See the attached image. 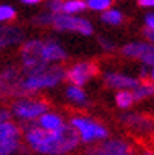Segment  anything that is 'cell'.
I'll list each match as a JSON object with an SVG mask.
<instances>
[{"label": "cell", "instance_id": "5", "mask_svg": "<svg viewBox=\"0 0 154 155\" xmlns=\"http://www.w3.org/2000/svg\"><path fill=\"white\" fill-rule=\"evenodd\" d=\"M137 146L123 136H107L96 144L87 146L84 155H135Z\"/></svg>", "mask_w": 154, "mask_h": 155}, {"label": "cell", "instance_id": "10", "mask_svg": "<svg viewBox=\"0 0 154 155\" xmlns=\"http://www.w3.org/2000/svg\"><path fill=\"white\" fill-rule=\"evenodd\" d=\"M121 53L126 58H132V60H140L145 66L152 68L154 66V44L152 42H129L124 44Z\"/></svg>", "mask_w": 154, "mask_h": 155}, {"label": "cell", "instance_id": "9", "mask_svg": "<svg viewBox=\"0 0 154 155\" xmlns=\"http://www.w3.org/2000/svg\"><path fill=\"white\" fill-rule=\"evenodd\" d=\"M98 64L93 61H77L66 69V78L69 83L84 86L98 74Z\"/></svg>", "mask_w": 154, "mask_h": 155}, {"label": "cell", "instance_id": "12", "mask_svg": "<svg viewBox=\"0 0 154 155\" xmlns=\"http://www.w3.org/2000/svg\"><path fill=\"white\" fill-rule=\"evenodd\" d=\"M120 122L137 135H148L154 130V121L142 113H123L120 116Z\"/></svg>", "mask_w": 154, "mask_h": 155}, {"label": "cell", "instance_id": "13", "mask_svg": "<svg viewBox=\"0 0 154 155\" xmlns=\"http://www.w3.org/2000/svg\"><path fill=\"white\" fill-rule=\"evenodd\" d=\"M104 83L112 88V89H134L135 86L139 85V80L128 75V74H123V72H116V71H105L104 72Z\"/></svg>", "mask_w": 154, "mask_h": 155}, {"label": "cell", "instance_id": "1", "mask_svg": "<svg viewBox=\"0 0 154 155\" xmlns=\"http://www.w3.org/2000/svg\"><path fill=\"white\" fill-rule=\"evenodd\" d=\"M25 149L38 155H72L80 146V140L69 124L60 130L47 132L36 122L22 125Z\"/></svg>", "mask_w": 154, "mask_h": 155}, {"label": "cell", "instance_id": "23", "mask_svg": "<svg viewBox=\"0 0 154 155\" xmlns=\"http://www.w3.org/2000/svg\"><path fill=\"white\" fill-rule=\"evenodd\" d=\"M16 19V10L10 5H0V22H13Z\"/></svg>", "mask_w": 154, "mask_h": 155}, {"label": "cell", "instance_id": "33", "mask_svg": "<svg viewBox=\"0 0 154 155\" xmlns=\"http://www.w3.org/2000/svg\"><path fill=\"white\" fill-rule=\"evenodd\" d=\"M22 3H25V5H36V3H39L41 0H21Z\"/></svg>", "mask_w": 154, "mask_h": 155}, {"label": "cell", "instance_id": "28", "mask_svg": "<svg viewBox=\"0 0 154 155\" xmlns=\"http://www.w3.org/2000/svg\"><path fill=\"white\" fill-rule=\"evenodd\" d=\"M135 155H154V147L152 146L143 144V146H140V147H137V153Z\"/></svg>", "mask_w": 154, "mask_h": 155}, {"label": "cell", "instance_id": "21", "mask_svg": "<svg viewBox=\"0 0 154 155\" xmlns=\"http://www.w3.org/2000/svg\"><path fill=\"white\" fill-rule=\"evenodd\" d=\"M85 10H87L85 0H66V2H63V11L61 13L79 14V13H84Z\"/></svg>", "mask_w": 154, "mask_h": 155}, {"label": "cell", "instance_id": "2", "mask_svg": "<svg viewBox=\"0 0 154 155\" xmlns=\"http://www.w3.org/2000/svg\"><path fill=\"white\" fill-rule=\"evenodd\" d=\"M66 78V69L60 63H49L29 71H22L21 96H33L43 89L55 88Z\"/></svg>", "mask_w": 154, "mask_h": 155}, {"label": "cell", "instance_id": "30", "mask_svg": "<svg viewBox=\"0 0 154 155\" xmlns=\"http://www.w3.org/2000/svg\"><path fill=\"white\" fill-rule=\"evenodd\" d=\"M143 35H145V38H146L149 42H152V44H154V28H152V30L145 28V30H143Z\"/></svg>", "mask_w": 154, "mask_h": 155}, {"label": "cell", "instance_id": "26", "mask_svg": "<svg viewBox=\"0 0 154 155\" xmlns=\"http://www.w3.org/2000/svg\"><path fill=\"white\" fill-rule=\"evenodd\" d=\"M63 2L65 0H49L47 2V11L57 14V13H61L63 11Z\"/></svg>", "mask_w": 154, "mask_h": 155}, {"label": "cell", "instance_id": "32", "mask_svg": "<svg viewBox=\"0 0 154 155\" xmlns=\"http://www.w3.org/2000/svg\"><path fill=\"white\" fill-rule=\"evenodd\" d=\"M148 75H149V71H148V66H145V64H143V68L140 69V77H142V78H146Z\"/></svg>", "mask_w": 154, "mask_h": 155}, {"label": "cell", "instance_id": "7", "mask_svg": "<svg viewBox=\"0 0 154 155\" xmlns=\"http://www.w3.org/2000/svg\"><path fill=\"white\" fill-rule=\"evenodd\" d=\"M58 31H76L84 36L93 35L94 28L91 22L85 17H80L77 14H66V13H57L52 17V25Z\"/></svg>", "mask_w": 154, "mask_h": 155}, {"label": "cell", "instance_id": "18", "mask_svg": "<svg viewBox=\"0 0 154 155\" xmlns=\"http://www.w3.org/2000/svg\"><path fill=\"white\" fill-rule=\"evenodd\" d=\"M135 102L146 100L148 97L154 96V81H139V85L132 89Z\"/></svg>", "mask_w": 154, "mask_h": 155}, {"label": "cell", "instance_id": "11", "mask_svg": "<svg viewBox=\"0 0 154 155\" xmlns=\"http://www.w3.org/2000/svg\"><path fill=\"white\" fill-rule=\"evenodd\" d=\"M21 81L22 71L14 66H8L0 72V93L6 97H19L21 96Z\"/></svg>", "mask_w": 154, "mask_h": 155}, {"label": "cell", "instance_id": "16", "mask_svg": "<svg viewBox=\"0 0 154 155\" xmlns=\"http://www.w3.org/2000/svg\"><path fill=\"white\" fill-rule=\"evenodd\" d=\"M68 58L65 47L55 39L44 41V60L46 63H61Z\"/></svg>", "mask_w": 154, "mask_h": 155}, {"label": "cell", "instance_id": "20", "mask_svg": "<svg viewBox=\"0 0 154 155\" xmlns=\"http://www.w3.org/2000/svg\"><path fill=\"white\" fill-rule=\"evenodd\" d=\"M101 21L110 27H118L123 24L124 21V14L120 10H115V8H108V10L102 11L101 14Z\"/></svg>", "mask_w": 154, "mask_h": 155}, {"label": "cell", "instance_id": "4", "mask_svg": "<svg viewBox=\"0 0 154 155\" xmlns=\"http://www.w3.org/2000/svg\"><path fill=\"white\" fill-rule=\"evenodd\" d=\"M68 124L76 130L79 140H80V144H85V146L96 144L99 141L105 140L107 136H110L107 125L91 116L76 114L71 117Z\"/></svg>", "mask_w": 154, "mask_h": 155}, {"label": "cell", "instance_id": "31", "mask_svg": "<svg viewBox=\"0 0 154 155\" xmlns=\"http://www.w3.org/2000/svg\"><path fill=\"white\" fill-rule=\"evenodd\" d=\"M139 5L143 8H154V0H139Z\"/></svg>", "mask_w": 154, "mask_h": 155}, {"label": "cell", "instance_id": "14", "mask_svg": "<svg viewBox=\"0 0 154 155\" xmlns=\"http://www.w3.org/2000/svg\"><path fill=\"white\" fill-rule=\"evenodd\" d=\"M24 30L16 25H0V49H6L22 42Z\"/></svg>", "mask_w": 154, "mask_h": 155}, {"label": "cell", "instance_id": "25", "mask_svg": "<svg viewBox=\"0 0 154 155\" xmlns=\"http://www.w3.org/2000/svg\"><path fill=\"white\" fill-rule=\"evenodd\" d=\"M98 42H99V45L102 47V50H105V52H113V50L116 49L115 42H113L110 38H107V36H99Z\"/></svg>", "mask_w": 154, "mask_h": 155}, {"label": "cell", "instance_id": "34", "mask_svg": "<svg viewBox=\"0 0 154 155\" xmlns=\"http://www.w3.org/2000/svg\"><path fill=\"white\" fill-rule=\"evenodd\" d=\"M148 77L151 78V81H154V66L149 68V75H148Z\"/></svg>", "mask_w": 154, "mask_h": 155}, {"label": "cell", "instance_id": "29", "mask_svg": "<svg viewBox=\"0 0 154 155\" xmlns=\"http://www.w3.org/2000/svg\"><path fill=\"white\" fill-rule=\"evenodd\" d=\"M145 25H146V28L152 30L154 28V13H149L145 16Z\"/></svg>", "mask_w": 154, "mask_h": 155}, {"label": "cell", "instance_id": "19", "mask_svg": "<svg viewBox=\"0 0 154 155\" xmlns=\"http://www.w3.org/2000/svg\"><path fill=\"white\" fill-rule=\"evenodd\" d=\"M135 99L132 94V89H118L115 94V104L121 110H129V108L134 105Z\"/></svg>", "mask_w": 154, "mask_h": 155}, {"label": "cell", "instance_id": "8", "mask_svg": "<svg viewBox=\"0 0 154 155\" xmlns=\"http://www.w3.org/2000/svg\"><path fill=\"white\" fill-rule=\"evenodd\" d=\"M21 63H22V71L49 64L44 60V41L41 39L25 41L21 47Z\"/></svg>", "mask_w": 154, "mask_h": 155}, {"label": "cell", "instance_id": "35", "mask_svg": "<svg viewBox=\"0 0 154 155\" xmlns=\"http://www.w3.org/2000/svg\"><path fill=\"white\" fill-rule=\"evenodd\" d=\"M152 143H154V130H152Z\"/></svg>", "mask_w": 154, "mask_h": 155}, {"label": "cell", "instance_id": "3", "mask_svg": "<svg viewBox=\"0 0 154 155\" xmlns=\"http://www.w3.org/2000/svg\"><path fill=\"white\" fill-rule=\"evenodd\" d=\"M47 110H50V104L44 97L35 96H19L10 105L11 116L22 125L36 122V119Z\"/></svg>", "mask_w": 154, "mask_h": 155}, {"label": "cell", "instance_id": "22", "mask_svg": "<svg viewBox=\"0 0 154 155\" xmlns=\"http://www.w3.org/2000/svg\"><path fill=\"white\" fill-rule=\"evenodd\" d=\"M112 2L113 0H85L87 8H90L91 11H99V13L112 8Z\"/></svg>", "mask_w": 154, "mask_h": 155}, {"label": "cell", "instance_id": "27", "mask_svg": "<svg viewBox=\"0 0 154 155\" xmlns=\"http://www.w3.org/2000/svg\"><path fill=\"white\" fill-rule=\"evenodd\" d=\"M10 119H13L10 108L0 105V122H5V121H10Z\"/></svg>", "mask_w": 154, "mask_h": 155}, {"label": "cell", "instance_id": "36", "mask_svg": "<svg viewBox=\"0 0 154 155\" xmlns=\"http://www.w3.org/2000/svg\"><path fill=\"white\" fill-rule=\"evenodd\" d=\"M0 97H2V93H0Z\"/></svg>", "mask_w": 154, "mask_h": 155}, {"label": "cell", "instance_id": "17", "mask_svg": "<svg viewBox=\"0 0 154 155\" xmlns=\"http://www.w3.org/2000/svg\"><path fill=\"white\" fill-rule=\"evenodd\" d=\"M65 97L68 99V102L72 104L77 108H85L90 105V100H88V96L84 91L82 86H77V85H68L66 89H65Z\"/></svg>", "mask_w": 154, "mask_h": 155}, {"label": "cell", "instance_id": "6", "mask_svg": "<svg viewBox=\"0 0 154 155\" xmlns=\"http://www.w3.org/2000/svg\"><path fill=\"white\" fill-rule=\"evenodd\" d=\"M24 150L22 127L14 121L0 122V155H16Z\"/></svg>", "mask_w": 154, "mask_h": 155}, {"label": "cell", "instance_id": "15", "mask_svg": "<svg viewBox=\"0 0 154 155\" xmlns=\"http://www.w3.org/2000/svg\"><path fill=\"white\" fill-rule=\"evenodd\" d=\"M68 122L60 113L47 110L46 113H43L38 119H36V125H39L41 129L47 130V132H55L60 130L61 127H65Z\"/></svg>", "mask_w": 154, "mask_h": 155}, {"label": "cell", "instance_id": "24", "mask_svg": "<svg viewBox=\"0 0 154 155\" xmlns=\"http://www.w3.org/2000/svg\"><path fill=\"white\" fill-rule=\"evenodd\" d=\"M52 17H53V13H50V11L39 13L33 19V24L35 25H39V27H50L52 25Z\"/></svg>", "mask_w": 154, "mask_h": 155}]
</instances>
